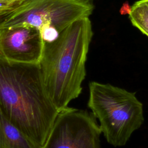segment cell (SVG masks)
I'll list each match as a JSON object with an SVG mask.
<instances>
[{"instance_id": "obj_1", "label": "cell", "mask_w": 148, "mask_h": 148, "mask_svg": "<svg viewBox=\"0 0 148 148\" xmlns=\"http://www.w3.org/2000/svg\"><path fill=\"white\" fill-rule=\"evenodd\" d=\"M0 111L37 148H43L59 110L46 91L39 64L0 60Z\"/></svg>"}, {"instance_id": "obj_2", "label": "cell", "mask_w": 148, "mask_h": 148, "mask_svg": "<svg viewBox=\"0 0 148 148\" xmlns=\"http://www.w3.org/2000/svg\"><path fill=\"white\" fill-rule=\"evenodd\" d=\"M92 35L91 21L86 17L71 24L55 40L44 42L39 68L46 91L58 110L82 91Z\"/></svg>"}, {"instance_id": "obj_3", "label": "cell", "mask_w": 148, "mask_h": 148, "mask_svg": "<svg viewBox=\"0 0 148 148\" xmlns=\"http://www.w3.org/2000/svg\"><path fill=\"white\" fill-rule=\"evenodd\" d=\"M88 88L87 106L98 119L107 142L114 147L124 146L143 123L142 103L135 92L109 83L93 81Z\"/></svg>"}, {"instance_id": "obj_4", "label": "cell", "mask_w": 148, "mask_h": 148, "mask_svg": "<svg viewBox=\"0 0 148 148\" xmlns=\"http://www.w3.org/2000/svg\"><path fill=\"white\" fill-rule=\"evenodd\" d=\"M93 9L92 2L78 0H24L0 18V29L32 27L43 42H49L75 21L89 17Z\"/></svg>"}, {"instance_id": "obj_5", "label": "cell", "mask_w": 148, "mask_h": 148, "mask_svg": "<svg viewBox=\"0 0 148 148\" xmlns=\"http://www.w3.org/2000/svg\"><path fill=\"white\" fill-rule=\"evenodd\" d=\"M101 134L92 113L67 106L58 111L43 148H101Z\"/></svg>"}, {"instance_id": "obj_6", "label": "cell", "mask_w": 148, "mask_h": 148, "mask_svg": "<svg viewBox=\"0 0 148 148\" xmlns=\"http://www.w3.org/2000/svg\"><path fill=\"white\" fill-rule=\"evenodd\" d=\"M44 42L39 31L22 25L0 29V60L10 63H39Z\"/></svg>"}, {"instance_id": "obj_7", "label": "cell", "mask_w": 148, "mask_h": 148, "mask_svg": "<svg viewBox=\"0 0 148 148\" xmlns=\"http://www.w3.org/2000/svg\"><path fill=\"white\" fill-rule=\"evenodd\" d=\"M0 148H37L0 111Z\"/></svg>"}, {"instance_id": "obj_8", "label": "cell", "mask_w": 148, "mask_h": 148, "mask_svg": "<svg viewBox=\"0 0 148 148\" xmlns=\"http://www.w3.org/2000/svg\"><path fill=\"white\" fill-rule=\"evenodd\" d=\"M128 17L132 24L148 37V0L136 1L130 9Z\"/></svg>"}, {"instance_id": "obj_9", "label": "cell", "mask_w": 148, "mask_h": 148, "mask_svg": "<svg viewBox=\"0 0 148 148\" xmlns=\"http://www.w3.org/2000/svg\"><path fill=\"white\" fill-rule=\"evenodd\" d=\"M24 0H0V18Z\"/></svg>"}, {"instance_id": "obj_10", "label": "cell", "mask_w": 148, "mask_h": 148, "mask_svg": "<svg viewBox=\"0 0 148 148\" xmlns=\"http://www.w3.org/2000/svg\"><path fill=\"white\" fill-rule=\"evenodd\" d=\"M78 1H84V2H92L93 0H78Z\"/></svg>"}]
</instances>
